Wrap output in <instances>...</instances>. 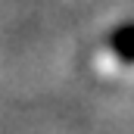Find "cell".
<instances>
[{
    "label": "cell",
    "mask_w": 134,
    "mask_h": 134,
    "mask_svg": "<svg viewBox=\"0 0 134 134\" xmlns=\"http://www.w3.org/2000/svg\"><path fill=\"white\" fill-rule=\"evenodd\" d=\"M109 47L122 63H134V22L119 25L112 31V37H109Z\"/></svg>",
    "instance_id": "obj_1"
}]
</instances>
